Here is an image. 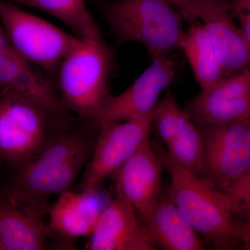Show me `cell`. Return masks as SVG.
Instances as JSON below:
<instances>
[{"instance_id": "obj_20", "label": "cell", "mask_w": 250, "mask_h": 250, "mask_svg": "<svg viewBox=\"0 0 250 250\" xmlns=\"http://www.w3.org/2000/svg\"><path fill=\"white\" fill-rule=\"evenodd\" d=\"M166 146V154L174 164L190 173L202 175L203 136L197 125L189 117Z\"/></svg>"}, {"instance_id": "obj_4", "label": "cell", "mask_w": 250, "mask_h": 250, "mask_svg": "<svg viewBox=\"0 0 250 250\" xmlns=\"http://www.w3.org/2000/svg\"><path fill=\"white\" fill-rule=\"evenodd\" d=\"M112 56L103 38L82 41L61 62L59 96L67 111L90 122L111 94Z\"/></svg>"}, {"instance_id": "obj_5", "label": "cell", "mask_w": 250, "mask_h": 250, "mask_svg": "<svg viewBox=\"0 0 250 250\" xmlns=\"http://www.w3.org/2000/svg\"><path fill=\"white\" fill-rule=\"evenodd\" d=\"M57 125L29 99L0 90V165L14 169L30 160L45 146Z\"/></svg>"}, {"instance_id": "obj_1", "label": "cell", "mask_w": 250, "mask_h": 250, "mask_svg": "<svg viewBox=\"0 0 250 250\" xmlns=\"http://www.w3.org/2000/svg\"><path fill=\"white\" fill-rule=\"evenodd\" d=\"M94 143L77 131L52 134L40 152L14 169L12 177L1 188L20 200H47L49 195L70 190L88 164Z\"/></svg>"}, {"instance_id": "obj_2", "label": "cell", "mask_w": 250, "mask_h": 250, "mask_svg": "<svg viewBox=\"0 0 250 250\" xmlns=\"http://www.w3.org/2000/svg\"><path fill=\"white\" fill-rule=\"evenodd\" d=\"M156 153L170 175L168 197L197 233L218 250L233 249L241 243L239 224L228 194L209 179L174 164L161 148Z\"/></svg>"}, {"instance_id": "obj_3", "label": "cell", "mask_w": 250, "mask_h": 250, "mask_svg": "<svg viewBox=\"0 0 250 250\" xmlns=\"http://www.w3.org/2000/svg\"><path fill=\"white\" fill-rule=\"evenodd\" d=\"M98 5L120 45L140 42L152 60L180 48L184 20L166 0H98Z\"/></svg>"}, {"instance_id": "obj_9", "label": "cell", "mask_w": 250, "mask_h": 250, "mask_svg": "<svg viewBox=\"0 0 250 250\" xmlns=\"http://www.w3.org/2000/svg\"><path fill=\"white\" fill-rule=\"evenodd\" d=\"M178 69L174 57L152 60L127 89L120 95H110L90 124L98 129L104 123L129 121L152 113L161 93L174 83Z\"/></svg>"}, {"instance_id": "obj_18", "label": "cell", "mask_w": 250, "mask_h": 250, "mask_svg": "<svg viewBox=\"0 0 250 250\" xmlns=\"http://www.w3.org/2000/svg\"><path fill=\"white\" fill-rule=\"evenodd\" d=\"M179 49L185 54L202 91L210 89L226 77L203 24L196 21L190 23Z\"/></svg>"}, {"instance_id": "obj_7", "label": "cell", "mask_w": 250, "mask_h": 250, "mask_svg": "<svg viewBox=\"0 0 250 250\" xmlns=\"http://www.w3.org/2000/svg\"><path fill=\"white\" fill-rule=\"evenodd\" d=\"M153 113L154 111L129 121L104 123L98 126V136L82 177V190L100 187L105 179L116 174L149 142Z\"/></svg>"}, {"instance_id": "obj_8", "label": "cell", "mask_w": 250, "mask_h": 250, "mask_svg": "<svg viewBox=\"0 0 250 250\" xmlns=\"http://www.w3.org/2000/svg\"><path fill=\"white\" fill-rule=\"evenodd\" d=\"M204 141L202 177L225 191L250 167V126L197 125Z\"/></svg>"}, {"instance_id": "obj_14", "label": "cell", "mask_w": 250, "mask_h": 250, "mask_svg": "<svg viewBox=\"0 0 250 250\" xmlns=\"http://www.w3.org/2000/svg\"><path fill=\"white\" fill-rule=\"evenodd\" d=\"M162 160L147 142L116 172L117 190L147 222L161 199Z\"/></svg>"}, {"instance_id": "obj_16", "label": "cell", "mask_w": 250, "mask_h": 250, "mask_svg": "<svg viewBox=\"0 0 250 250\" xmlns=\"http://www.w3.org/2000/svg\"><path fill=\"white\" fill-rule=\"evenodd\" d=\"M90 250H155L143 236L136 210L122 192L104 210L90 235Z\"/></svg>"}, {"instance_id": "obj_19", "label": "cell", "mask_w": 250, "mask_h": 250, "mask_svg": "<svg viewBox=\"0 0 250 250\" xmlns=\"http://www.w3.org/2000/svg\"><path fill=\"white\" fill-rule=\"evenodd\" d=\"M18 4L51 15L70 28L82 41L102 39L101 33L85 0H16Z\"/></svg>"}, {"instance_id": "obj_24", "label": "cell", "mask_w": 250, "mask_h": 250, "mask_svg": "<svg viewBox=\"0 0 250 250\" xmlns=\"http://www.w3.org/2000/svg\"><path fill=\"white\" fill-rule=\"evenodd\" d=\"M166 1L173 5L182 14L184 21L189 22V24L196 21L193 14L192 0H166Z\"/></svg>"}, {"instance_id": "obj_27", "label": "cell", "mask_w": 250, "mask_h": 250, "mask_svg": "<svg viewBox=\"0 0 250 250\" xmlns=\"http://www.w3.org/2000/svg\"><path fill=\"white\" fill-rule=\"evenodd\" d=\"M247 124L249 125V126H250V116L249 120H248V123H247Z\"/></svg>"}, {"instance_id": "obj_23", "label": "cell", "mask_w": 250, "mask_h": 250, "mask_svg": "<svg viewBox=\"0 0 250 250\" xmlns=\"http://www.w3.org/2000/svg\"><path fill=\"white\" fill-rule=\"evenodd\" d=\"M233 14L239 20L241 29L250 44V0H232Z\"/></svg>"}, {"instance_id": "obj_6", "label": "cell", "mask_w": 250, "mask_h": 250, "mask_svg": "<svg viewBox=\"0 0 250 250\" xmlns=\"http://www.w3.org/2000/svg\"><path fill=\"white\" fill-rule=\"evenodd\" d=\"M0 22L16 50L46 72L59 65L82 40L16 5L0 0Z\"/></svg>"}, {"instance_id": "obj_15", "label": "cell", "mask_w": 250, "mask_h": 250, "mask_svg": "<svg viewBox=\"0 0 250 250\" xmlns=\"http://www.w3.org/2000/svg\"><path fill=\"white\" fill-rule=\"evenodd\" d=\"M109 203L99 187L67 190L49 207V230L68 239L90 236Z\"/></svg>"}, {"instance_id": "obj_28", "label": "cell", "mask_w": 250, "mask_h": 250, "mask_svg": "<svg viewBox=\"0 0 250 250\" xmlns=\"http://www.w3.org/2000/svg\"><path fill=\"white\" fill-rule=\"evenodd\" d=\"M1 165H0V167H1Z\"/></svg>"}, {"instance_id": "obj_12", "label": "cell", "mask_w": 250, "mask_h": 250, "mask_svg": "<svg viewBox=\"0 0 250 250\" xmlns=\"http://www.w3.org/2000/svg\"><path fill=\"white\" fill-rule=\"evenodd\" d=\"M195 20L208 33L215 55L226 72H240L250 65V44L233 20L228 0H192Z\"/></svg>"}, {"instance_id": "obj_22", "label": "cell", "mask_w": 250, "mask_h": 250, "mask_svg": "<svg viewBox=\"0 0 250 250\" xmlns=\"http://www.w3.org/2000/svg\"><path fill=\"white\" fill-rule=\"evenodd\" d=\"M235 214L250 206V167L225 190Z\"/></svg>"}, {"instance_id": "obj_17", "label": "cell", "mask_w": 250, "mask_h": 250, "mask_svg": "<svg viewBox=\"0 0 250 250\" xmlns=\"http://www.w3.org/2000/svg\"><path fill=\"white\" fill-rule=\"evenodd\" d=\"M146 223L143 227V236L154 248L166 250L205 249L197 231L169 197L160 199Z\"/></svg>"}, {"instance_id": "obj_11", "label": "cell", "mask_w": 250, "mask_h": 250, "mask_svg": "<svg viewBox=\"0 0 250 250\" xmlns=\"http://www.w3.org/2000/svg\"><path fill=\"white\" fill-rule=\"evenodd\" d=\"M188 116L195 125L219 126L248 123L250 116V67L225 77L187 104Z\"/></svg>"}, {"instance_id": "obj_25", "label": "cell", "mask_w": 250, "mask_h": 250, "mask_svg": "<svg viewBox=\"0 0 250 250\" xmlns=\"http://www.w3.org/2000/svg\"><path fill=\"white\" fill-rule=\"evenodd\" d=\"M240 238L245 250H250V227L238 221Z\"/></svg>"}, {"instance_id": "obj_21", "label": "cell", "mask_w": 250, "mask_h": 250, "mask_svg": "<svg viewBox=\"0 0 250 250\" xmlns=\"http://www.w3.org/2000/svg\"><path fill=\"white\" fill-rule=\"evenodd\" d=\"M188 117L185 110L179 106L173 94L167 91L153 113V125L166 146L173 139Z\"/></svg>"}, {"instance_id": "obj_13", "label": "cell", "mask_w": 250, "mask_h": 250, "mask_svg": "<svg viewBox=\"0 0 250 250\" xmlns=\"http://www.w3.org/2000/svg\"><path fill=\"white\" fill-rule=\"evenodd\" d=\"M47 200H20L0 188V250L45 249Z\"/></svg>"}, {"instance_id": "obj_26", "label": "cell", "mask_w": 250, "mask_h": 250, "mask_svg": "<svg viewBox=\"0 0 250 250\" xmlns=\"http://www.w3.org/2000/svg\"><path fill=\"white\" fill-rule=\"evenodd\" d=\"M239 213V214H241L242 215V218L243 219V221L239 222L250 227V206L247 207V208H244V209L240 210L239 212H238V213Z\"/></svg>"}, {"instance_id": "obj_10", "label": "cell", "mask_w": 250, "mask_h": 250, "mask_svg": "<svg viewBox=\"0 0 250 250\" xmlns=\"http://www.w3.org/2000/svg\"><path fill=\"white\" fill-rule=\"evenodd\" d=\"M34 66L16 50L0 22V90L29 99L60 125L67 110L54 85Z\"/></svg>"}]
</instances>
